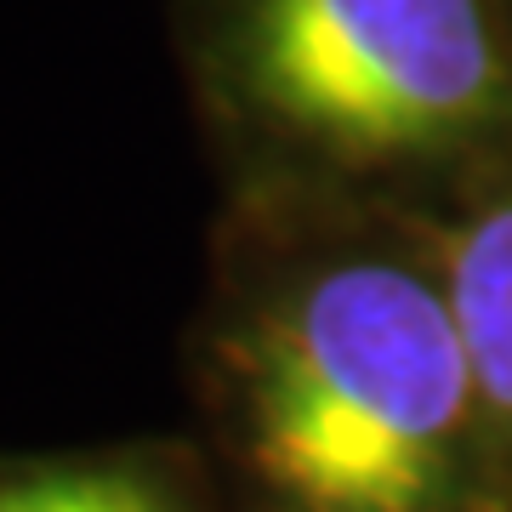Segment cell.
Here are the masks:
<instances>
[{"label": "cell", "mask_w": 512, "mask_h": 512, "mask_svg": "<svg viewBox=\"0 0 512 512\" xmlns=\"http://www.w3.org/2000/svg\"><path fill=\"white\" fill-rule=\"evenodd\" d=\"M222 194L433 217L512 160V0H171Z\"/></svg>", "instance_id": "cell-2"}, {"label": "cell", "mask_w": 512, "mask_h": 512, "mask_svg": "<svg viewBox=\"0 0 512 512\" xmlns=\"http://www.w3.org/2000/svg\"><path fill=\"white\" fill-rule=\"evenodd\" d=\"M0 512H217L200 467L165 444L0 456Z\"/></svg>", "instance_id": "cell-4"}, {"label": "cell", "mask_w": 512, "mask_h": 512, "mask_svg": "<svg viewBox=\"0 0 512 512\" xmlns=\"http://www.w3.org/2000/svg\"><path fill=\"white\" fill-rule=\"evenodd\" d=\"M427 222L484 404L495 484L512 512V160L444 200Z\"/></svg>", "instance_id": "cell-3"}, {"label": "cell", "mask_w": 512, "mask_h": 512, "mask_svg": "<svg viewBox=\"0 0 512 512\" xmlns=\"http://www.w3.org/2000/svg\"><path fill=\"white\" fill-rule=\"evenodd\" d=\"M194 348L239 512H507L416 211L222 194Z\"/></svg>", "instance_id": "cell-1"}]
</instances>
